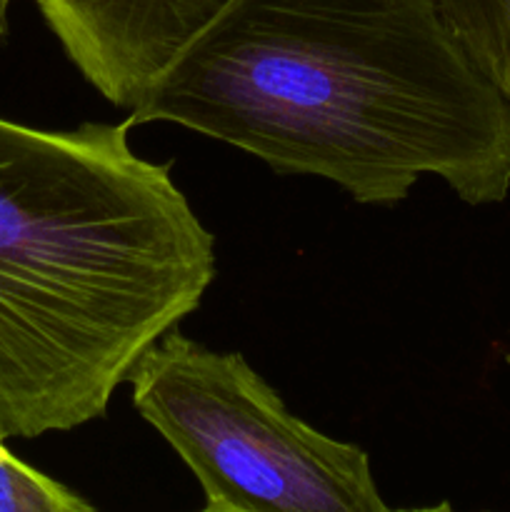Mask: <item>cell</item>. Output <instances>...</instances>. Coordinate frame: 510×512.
<instances>
[{
  "label": "cell",
  "mask_w": 510,
  "mask_h": 512,
  "mask_svg": "<svg viewBox=\"0 0 510 512\" xmlns=\"http://www.w3.org/2000/svg\"><path fill=\"white\" fill-rule=\"evenodd\" d=\"M183 125L393 205L438 175L470 205L510 193V105L435 0H230L125 123Z\"/></svg>",
  "instance_id": "obj_1"
},
{
  "label": "cell",
  "mask_w": 510,
  "mask_h": 512,
  "mask_svg": "<svg viewBox=\"0 0 510 512\" xmlns=\"http://www.w3.org/2000/svg\"><path fill=\"white\" fill-rule=\"evenodd\" d=\"M128 130L0 118V438L103 418L213 283V235Z\"/></svg>",
  "instance_id": "obj_2"
},
{
  "label": "cell",
  "mask_w": 510,
  "mask_h": 512,
  "mask_svg": "<svg viewBox=\"0 0 510 512\" xmlns=\"http://www.w3.org/2000/svg\"><path fill=\"white\" fill-rule=\"evenodd\" d=\"M125 383L193 470L208 512L390 510L365 450L295 418L240 353H213L175 325Z\"/></svg>",
  "instance_id": "obj_3"
},
{
  "label": "cell",
  "mask_w": 510,
  "mask_h": 512,
  "mask_svg": "<svg viewBox=\"0 0 510 512\" xmlns=\"http://www.w3.org/2000/svg\"><path fill=\"white\" fill-rule=\"evenodd\" d=\"M70 63L118 108L133 110L230 0H35Z\"/></svg>",
  "instance_id": "obj_4"
},
{
  "label": "cell",
  "mask_w": 510,
  "mask_h": 512,
  "mask_svg": "<svg viewBox=\"0 0 510 512\" xmlns=\"http://www.w3.org/2000/svg\"><path fill=\"white\" fill-rule=\"evenodd\" d=\"M480 73L510 105V0H435Z\"/></svg>",
  "instance_id": "obj_5"
},
{
  "label": "cell",
  "mask_w": 510,
  "mask_h": 512,
  "mask_svg": "<svg viewBox=\"0 0 510 512\" xmlns=\"http://www.w3.org/2000/svg\"><path fill=\"white\" fill-rule=\"evenodd\" d=\"M93 505L38 473L5 448L0 438V512H90Z\"/></svg>",
  "instance_id": "obj_6"
},
{
  "label": "cell",
  "mask_w": 510,
  "mask_h": 512,
  "mask_svg": "<svg viewBox=\"0 0 510 512\" xmlns=\"http://www.w3.org/2000/svg\"><path fill=\"white\" fill-rule=\"evenodd\" d=\"M13 0H0V43L8 38V13Z\"/></svg>",
  "instance_id": "obj_7"
}]
</instances>
